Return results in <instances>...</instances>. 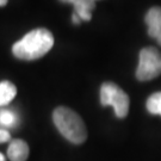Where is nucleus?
<instances>
[{
	"instance_id": "obj_1",
	"label": "nucleus",
	"mask_w": 161,
	"mask_h": 161,
	"mask_svg": "<svg viewBox=\"0 0 161 161\" xmlns=\"http://www.w3.org/2000/svg\"><path fill=\"white\" fill-rule=\"evenodd\" d=\"M54 46V36L47 29H35L24 36L12 47L17 58L32 61L44 56Z\"/></svg>"
},
{
	"instance_id": "obj_2",
	"label": "nucleus",
	"mask_w": 161,
	"mask_h": 161,
	"mask_svg": "<svg viewBox=\"0 0 161 161\" xmlns=\"http://www.w3.org/2000/svg\"><path fill=\"white\" fill-rule=\"evenodd\" d=\"M54 124L60 134L69 142L81 144L86 141L87 129L80 116L68 108H58L53 114Z\"/></svg>"
},
{
	"instance_id": "obj_3",
	"label": "nucleus",
	"mask_w": 161,
	"mask_h": 161,
	"mask_svg": "<svg viewBox=\"0 0 161 161\" xmlns=\"http://www.w3.org/2000/svg\"><path fill=\"white\" fill-rule=\"evenodd\" d=\"M100 102L103 106H112L118 118L127 117L129 112V97L114 82H104L100 88Z\"/></svg>"
},
{
	"instance_id": "obj_4",
	"label": "nucleus",
	"mask_w": 161,
	"mask_h": 161,
	"mask_svg": "<svg viewBox=\"0 0 161 161\" xmlns=\"http://www.w3.org/2000/svg\"><path fill=\"white\" fill-rule=\"evenodd\" d=\"M161 74V53L153 48H143L140 53V60L136 69V78L140 81L155 79Z\"/></svg>"
},
{
	"instance_id": "obj_5",
	"label": "nucleus",
	"mask_w": 161,
	"mask_h": 161,
	"mask_svg": "<svg viewBox=\"0 0 161 161\" xmlns=\"http://www.w3.org/2000/svg\"><path fill=\"white\" fill-rule=\"evenodd\" d=\"M148 35L161 46V7H152L146 14Z\"/></svg>"
},
{
	"instance_id": "obj_6",
	"label": "nucleus",
	"mask_w": 161,
	"mask_h": 161,
	"mask_svg": "<svg viewBox=\"0 0 161 161\" xmlns=\"http://www.w3.org/2000/svg\"><path fill=\"white\" fill-rule=\"evenodd\" d=\"M29 156V146L23 140H13L7 148V158L11 161H26Z\"/></svg>"
},
{
	"instance_id": "obj_7",
	"label": "nucleus",
	"mask_w": 161,
	"mask_h": 161,
	"mask_svg": "<svg viewBox=\"0 0 161 161\" xmlns=\"http://www.w3.org/2000/svg\"><path fill=\"white\" fill-rule=\"evenodd\" d=\"M62 3L73 4L74 5V13H76L81 20H90L92 16L91 12L96 7V3L92 0H60Z\"/></svg>"
},
{
	"instance_id": "obj_8",
	"label": "nucleus",
	"mask_w": 161,
	"mask_h": 161,
	"mask_svg": "<svg viewBox=\"0 0 161 161\" xmlns=\"http://www.w3.org/2000/svg\"><path fill=\"white\" fill-rule=\"evenodd\" d=\"M17 94L16 86L10 81H1L0 82V106L7 105L11 100L14 99Z\"/></svg>"
},
{
	"instance_id": "obj_9",
	"label": "nucleus",
	"mask_w": 161,
	"mask_h": 161,
	"mask_svg": "<svg viewBox=\"0 0 161 161\" xmlns=\"http://www.w3.org/2000/svg\"><path fill=\"white\" fill-rule=\"evenodd\" d=\"M147 110L152 115H160L161 116V92L153 93L148 100H147Z\"/></svg>"
},
{
	"instance_id": "obj_10",
	"label": "nucleus",
	"mask_w": 161,
	"mask_h": 161,
	"mask_svg": "<svg viewBox=\"0 0 161 161\" xmlns=\"http://www.w3.org/2000/svg\"><path fill=\"white\" fill-rule=\"evenodd\" d=\"M17 122V117L16 115L8 111V110H4L0 112V124L4 127H13Z\"/></svg>"
},
{
	"instance_id": "obj_11",
	"label": "nucleus",
	"mask_w": 161,
	"mask_h": 161,
	"mask_svg": "<svg viewBox=\"0 0 161 161\" xmlns=\"http://www.w3.org/2000/svg\"><path fill=\"white\" fill-rule=\"evenodd\" d=\"M10 140H11L10 132L5 130V129H0V143H5Z\"/></svg>"
},
{
	"instance_id": "obj_12",
	"label": "nucleus",
	"mask_w": 161,
	"mask_h": 161,
	"mask_svg": "<svg viewBox=\"0 0 161 161\" xmlns=\"http://www.w3.org/2000/svg\"><path fill=\"white\" fill-rule=\"evenodd\" d=\"M72 20H73V23L74 24H79L81 22V19L79 18V16H78L76 13H73V16H72Z\"/></svg>"
},
{
	"instance_id": "obj_13",
	"label": "nucleus",
	"mask_w": 161,
	"mask_h": 161,
	"mask_svg": "<svg viewBox=\"0 0 161 161\" xmlns=\"http://www.w3.org/2000/svg\"><path fill=\"white\" fill-rule=\"evenodd\" d=\"M7 4V0H0V6H5Z\"/></svg>"
},
{
	"instance_id": "obj_14",
	"label": "nucleus",
	"mask_w": 161,
	"mask_h": 161,
	"mask_svg": "<svg viewBox=\"0 0 161 161\" xmlns=\"http://www.w3.org/2000/svg\"><path fill=\"white\" fill-rule=\"evenodd\" d=\"M0 161H6L5 156L3 155V154H1V153H0Z\"/></svg>"
},
{
	"instance_id": "obj_15",
	"label": "nucleus",
	"mask_w": 161,
	"mask_h": 161,
	"mask_svg": "<svg viewBox=\"0 0 161 161\" xmlns=\"http://www.w3.org/2000/svg\"><path fill=\"white\" fill-rule=\"evenodd\" d=\"M92 1H94V3H96V1H97V0H92Z\"/></svg>"
}]
</instances>
